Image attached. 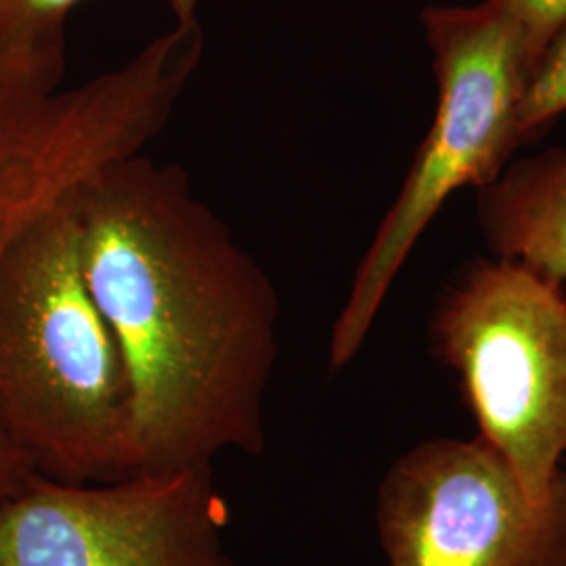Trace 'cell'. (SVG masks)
<instances>
[{
  "mask_svg": "<svg viewBox=\"0 0 566 566\" xmlns=\"http://www.w3.org/2000/svg\"><path fill=\"white\" fill-rule=\"evenodd\" d=\"M426 39L439 82V107L397 202L365 252L332 329L329 367L353 361L411 248L447 198L485 187L518 147L516 114L539 55L497 0L428 7Z\"/></svg>",
  "mask_w": 566,
  "mask_h": 566,
  "instance_id": "obj_4",
  "label": "cell"
},
{
  "mask_svg": "<svg viewBox=\"0 0 566 566\" xmlns=\"http://www.w3.org/2000/svg\"><path fill=\"white\" fill-rule=\"evenodd\" d=\"M170 23L137 55L72 88L0 70V259L21 231L103 164L142 154L172 120L206 51L200 0H170ZM32 468L0 432V502Z\"/></svg>",
  "mask_w": 566,
  "mask_h": 566,
  "instance_id": "obj_3",
  "label": "cell"
},
{
  "mask_svg": "<svg viewBox=\"0 0 566 566\" xmlns=\"http://www.w3.org/2000/svg\"><path fill=\"white\" fill-rule=\"evenodd\" d=\"M566 112V25L549 42L528 78L516 114L518 145L546 130Z\"/></svg>",
  "mask_w": 566,
  "mask_h": 566,
  "instance_id": "obj_10",
  "label": "cell"
},
{
  "mask_svg": "<svg viewBox=\"0 0 566 566\" xmlns=\"http://www.w3.org/2000/svg\"><path fill=\"white\" fill-rule=\"evenodd\" d=\"M390 566H566V476L537 504L485 441L418 447L386 474Z\"/></svg>",
  "mask_w": 566,
  "mask_h": 566,
  "instance_id": "obj_7",
  "label": "cell"
},
{
  "mask_svg": "<svg viewBox=\"0 0 566 566\" xmlns=\"http://www.w3.org/2000/svg\"><path fill=\"white\" fill-rule=\"evenodd\" d=\"M481 189L479 219L491 250L565 282L566 149L516 163Z\"/></svg>",
  "mask_w": 566,
  "mask_h": 566,
  "instance_id": "obj_8",
  "label": "cell"
},
{
  "mask_svg": "<svg viewBox=\"0 0 566 566\" xmlns=\"http://www.w3.org/2000/svg\"><path fill=\"white\" fill-rule=\"evenodd\" d=\"M525 32L526 41L542 57L547 44L566 25V0H497Z\"/></svg>",
  "mask_w": 566,
  "mask_h": 566,
  "instance_id": "obj_11",
  "label": "cell"
},
{
  "mask_svg": "<svg viewBox=\"0 0 566 566\" xmlns=\"http://www.w3.org/2000/svg\"><path fill=\"white\" fill-rule=\"evenodd\" d=\"M82 264L128 378L126 476L266 446L280 296L185 170L142 154L76 187Z\"/></svg>",
  "mask_w": 566,
  "mask_h": 566,
  "instance_id": "obj_1",
  "label": "cell"
},
{
  "mask_svg": "<svg viewBox=\"0 0 566 566\" xmlns=\"http://www.w3.org/2000/svg\"><path fill=\"white\" fill-rule=\"evenodd\" d=\"M434 343L464 386L486 446L544 504L566 451V292L510 259L479 263L434 317Z\"/></svg>",
  "mask_w": 566,
  "mask_h": 566,
  "instance_id": "obj_5",
  "label": "cell"
},
{
  "mask_svg": "<svg viewBox=\"0 0 566 566\" xmlns=\"http://www.w3.org/2000/svg\"><path fill=\"white\" fill-rule=\"evenodd\" d=\"M208 468L109 483L32 476L0 502V566H238Z\"/></svg>",
  "mask_w": 566,
  "mask_h": 566,
  "instance_id": "obj_6",
  "label": "cell"
},
{
  "mask_svg": "<svg viewBox=\"0 0 566 566\" xmlns=\"http://www.w3.org/2000/svg\"><path fill=\"white\" fill-rule=\"evenodd\" d=\"M82 0H0V70L63 82L65 25Z\"/></svg>",
  "mask_w": 566,
  "mask_h": 566,
  "instance_id": "obj_9",
  "label": "cell"
},
{
  "mask_svg": "<svg viewBox=\"0 0 566 566\" xmlns=\"http://www.w3.org/2000/svg\"><path fill=\"white\" fill-rule=\"evenodd\" d=\"M130 395L120 346L82 264L76 187L0 259V432L36 476H126Z\"/></svg>",
  "mask_w": 566,
  "mask_h": 566,
  "instance_id": "obj_2",
  "label": "cell"
}]
</instances>
